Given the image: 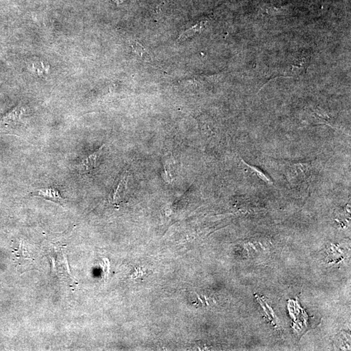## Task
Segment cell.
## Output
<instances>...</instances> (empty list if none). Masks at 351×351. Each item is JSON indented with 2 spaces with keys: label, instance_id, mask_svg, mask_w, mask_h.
<instances>
[{
  "label": "cell",
  "instance_id": "cell-1",
  "mask_svg": "<svg viewBox=\"0 0 351 351\" xmlns=\"http://www.w3.org/2000/svg\"><path fill=\"white\" fill-rule=\"evenodd\" d=\"M104 147L105 145L101 146L98 151L94 152V153L90 154V156L84 159L78 166L79 171L80 172V173H91L92 171H93V170L96 169L97 163H98L99 158H100L101 153H102L103 148H104Z\"/></svg>",
  "mask_w": 351,
  "mask_h": 351
},
{
  "label": "cell",
  "instance_id": "cell-2",
  "mask_svg": "<svg viewBox=\"0 0 351 351\" xmlns=\"http://www.w3.org/2000/svg\"><path fill=\"white\" fill-rule=\"evenodd\" d=\"M33 193L35 196L45 198L46 200L59 205H63L65 202V200L62 197L59 190L54 187H45V188L37 189Z\"/></svg>",
  "mask_w": 351,
  "mask_h": 351
},
{
  "label": "cell",
  "instance_id": "cell-3",
  "mask_svg": "<svg viewBox=\"0 0 351 351\" xmlns=\"http://www.w3.org/2000/svg\"><path fill=\"white\" fill-rule=\"evenodd\" d=\"M128 180L127 176L124 177L119 183L115 191L112 193L111 202L114 204H119L122 202L127 191Z\"/></svg>",
  "mask_w": 351,
  "mask_h": 351
},
{
  "label": "cell",
  "instance_id": "cell-4",
  "mask_svg": "<svg viewBox=\"0 0 351 351\" xmlns=\"http://www.w3.org/2000/svg\"><path fill=\"white\" fill-rule=\"evenodd\" d=\"M112 1L115 2L116 3H121V2H123L124 0H112Z\"/></svg>",
  "mask_w": 351,
  "mask_h": 351
}]
</instances>
